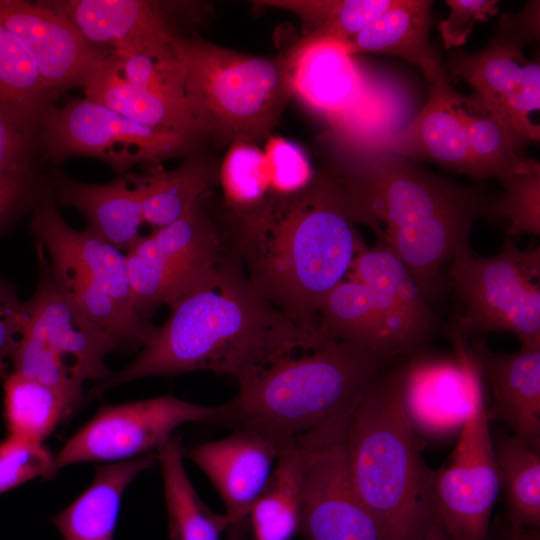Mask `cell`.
Listing matches in <instances>:
<instances>
[{"label": "cell", "instance_id": "1", "mask_svg": "<svg viewBox=\"0 0 540 540\" xmlns=\"http://www.w3.org/2000/svg\"><path fill=\"white\" fill-rule=\"evenodd\" d=\"M229 246L251 285L298 326L318 335L326 296L348 275L365 244L348 195L328 166L287 195L231 211Z\"/></svg>", "mask_w": 540, "mask_h": 540}, {"label": "cell", "instance_id": "2", "mask_svg": "<svg viewBox=\"0 0 540 540\" xmlns=\"http://www.w3.org/2000/svg\"><path fill=\"white\" fill-rule=\"evenodd\" d=\"M169 307L168 320L154 328L135 359L85 398L136 379L192 371L225 374L239 383L322 343L259 294L231 255Z\"/></svg>", "mask_w": 540, "mask_h": 540}, {"label": "cell", "instance_id": "3", "mask_svg": "<svg viewBox=\"0 0 540 540\" xmlns=\"http://www.w3.org/2000/svg\"><path fill=\"white\" fill-rule=\"evenodd\" d=\"M388 361L348 341H324L239 382L221 422L255 431L280 450L349 420Z\"/></svg>", "mask_w": 540, "mask_h": 540}, {"label": "cell", "instance_id": "4", "mask_svg": "<svg viewBox=\"0 0 540 540\" xmlns=\"http://www.w3.org/2000/svg\"><path fill=\"white\" fill-rule=\"evenodd\" d=\"M353 486L388 540H417L432 512V469L403 394V365L386 370L352 412L345 435Z\"/></svg>", "mask_w": 540, "mask_h": 540}, {"label": "cell", "instance_id": "5", "mask_svg": "<svg viewBox=\"0 0 540 540\" xmlns=\"http://www.w3.org/2000/svg\"><path fill=\"white\" fill-rule=\"evenodd\" d=\"M171 48L183 69L186 104L201 135L229 144L270 137L292 95L284 59L178 35Z\"/></svg>", "mask_w": 540, "mask_h": 540}, {"label": "cell", "instance_id": "6", "mask_svg": "<svg viewBox=\"0 0 540 540\" xmlns=\"http://www.w3.org/2000/svg\"><path fill=\"white\" fill-rule=\"evenodd\" d=\"M36 253L38 283L33 296L23 302V324L11 359L12 372L55 389L77 409L85 398L84 382H100L110 375L105 358L118 346L57 285L40 245Z\"/></svg>", "mask_w": 540, "mask_h": 540}, {"label": "cell", "instance_id": "7", "mask_svg": "<svg viewBox=\"0 0 540 540\" xmlns=\"http://www.w3.org/2000/svg\"><path fill=\"white\" fill-rule=\"evenodd\" d=\"M324 141L335 155L328 166L348 195L356 223L368 225L376 238L382 222L385 229H393L448 212L475 208L492 212L495 199L425 171L408 159L328 137Z\"/></svg>", "mask_w": 540, "mask_h": 540}, {"label": "cell", "instance_id": "8", "mask_svg": "<svg viewBox=\"0 0 540 540\" xmlns=\"http://www.w3.org/2000/svg\"><path fill=\"white\" fill-rule=\"evenodd\" d=\"M462 310L454 320L467 335L511 333L520 349H540V248L509 238L491 257L461 249L448 270Z\"/></svg>", "mask_w": 540, "mask_h": 540}, {"label": "cell", "instance_id": "9", "mask_svg": "<svg viewBox=\"0 0 540 540\" xmlns=\"http://www.w3.org/2000/svg\"><path fill=\"white\" fill-rule=\"evenodd\" d=\"M195 139L139 124L86 97L62 107L50 105L36 132L37 151L44 160L61 162L88 156L125 174L136 164L150 169L169 158L189 154Z\"/></svg>", "mask_w": 540, "mask_h": 540}, {"label": "cell", "instance_id": "10", "mask_svg": "<svg viewBox=\"0 0 540 540\" xmlns=\"http://www.w3.org/2000/svg\"><path fill=\"white\" fill-rule=\"evenodd\" d=\"M483 392L476 394L448 466L432 470L433 512L451 540H488L489 519L500 489Z\"/></svg>", "mask_w": 540, "mask_h": 540}, {"label": "cell", "instance_id": "11", "mask_svg": "<svg viewBox=\"0 0 540 540\" xmlns=\"http://www.w3.org/2000/svg\"><path fill=\"white\" fill-rule=\"evenodd\" d=\"M221 406L193 404L173 395L106 405L64 444L55 470L82 462H119L148 454L190 422L222 421Z\"/></svg>", "mask_w": 540, "mask_h": 540}, {"label": "cell", "instance_id": "12", "mask_svg": "<svg viewBox=\"0 0 540 540\" xmlns=\"http://www.w3.org/2000/svg\"><path fill=\"white\" fill-rule=\"evenodd\" d=\"M348 422L298 441L306 453L299 529L306 540H388L353 486L345 444Z\"/></svg>", "mask_w": 540, "mask_h": 540}, {"label": "cell", "instance_id": "13", "mask_svg": "<svg viewBox=\"0 0 540 540\" xmlns=\"http://www.w3.org/2000/svg\"><path fill=\"white\" fill-rule=\"evenodd\" d=\"M453 356L424 355L403 365V394L415 428L447 433L461 428L473 397L483 391L480 364L469 338L453 320L444 326Z\"/></svg>", "mask_w": 540, "mask_h": 540}, {"label": "cell", "instance_id": "14", "mask_svg": "<svg viewBox=\"0 0 540 540\" xmlns=\"http://www.w3.org/2000/svg\"><path fill=\"white\" fill-rule=\"evenodd\" d=\"M522 47L496 33L479 52L453 54L448 67L475 89L480 100L521 142H535L540 129L530 116L540 107V66L524 57Z\"/></svg>", "mask_w": 540, "mask_h": 540}, {"label": "cell", "instance_id": "15", "mask_svg": "<svg viewBox=\"0 0 540 540\" xmlns=\"http://www.w3.org/2000/svg\"><path fill=\"white\" fill-rule=\"evenodd\" d=\"M347 277L369 290L391 359L421 353L427 342L441 331L440 318L425 300L411 273L385 245L364 244Z\"/></svg>", "mask_w": 540, "mask_h": 540}, {"label": "cell", "instance_id": "16", "mask_svg": "<svg viewBox=\"0 0 540 540\" xmlns=\"http://www.w3.org/2000/svg\"><path fill=\"white\" fill-rule=\"evenodd\" d=\"M284 60L292 95L331 125L392 99L340 44L299 42Z\"/></svg>", "mask_w": 540, "mask_h": 540}, {"label": "cell", "instance_id": "17", "mask_svg": "<svg viewBox=\"0 0 540 540\" xmlns=\"http://www.w3.org/2000/svg\"><path fill=\"white\" fill-rule=\"evenodd\" d=\"M0 26L25 44L46 87L54 93L84 86L110 52L90 43L47 1L0 0Z\"/></svg>", "mask_w": 540, "mask_h": 540}, {"label": "cell", "instance_id": "18", "mask_svg": "<svg viewBox=\"0 0 540 540\" xmlns=\"http://www.w3.org/2000/svg\"><path fill=\"white\" fill-rule=\"evenodd\" d=\"M279 448L259 433L239 428L197 445L187 457L208 477L229 520L227 540H241L250 509L273 470Z\"/></svg>", "mask_w": 540, "mask_h": 540}, {"label": "cell", "instance_id": "19", "mask_svg": "<svg viewBox=\"0 0 540 540\" xmlns=\"http://www.w3.org/2000/svg\"><path fill=\"white\" fill-rule=\"evenodd\" d=\"M31 213L29 229L51 265L84 273L119 303L135 311L126 253L87 228L73 229L60 214L49 177Z\"/></svg>", "mask_w": 540, "mask_h": 540}, {"label": "cell", "instance_id": "20", "mask_svg": "<svg viewBox=\"0 0 540 540\" xmlns=\"http://www.w3.org/2000/svg\"><path fill=\"white\" fill-rule=\"evenodd\" d=\"M92 44L115 52L160 50L175 36L163 5L146 0L47 1Z\"/></svg>", "mask_w": 540, "mask_h": 540}, {"label": "cell", "instance_id": "21", "mask_svg": "<svg viewBox=\"0 0 540 540\" xmlns=\"http://www.w3.org/2000/svg\"><path fill=\"white\" fill-rule=\"evenodd\" d=\"M455 96L456 92L448 82L430 85L428 102L409 124L371 142L350 145L395 154L408 160H429L476 179Z\"/></svg>", "mask_w": 540, "mask_h": 540}, {"label": "cell", "instance_id": "22", "mask_svg": "<svg viewBox=\"0 0 540 540\" xmlns=\"http://www.w3.org/2000/svg\"><path fill=\"white\" fill-rule=\"evenodd\" d=\"M470 344L492 389L489 420L504 421L514 437L539 452L540 349L497 353L480 337Z\"/></svg>", "mask_w": 540, "mask_h": 540}, {"label": "cell", "instance_id": "23", "mask_svg": "<svg viewBox=\"0 0 540 540\" xmlns=\"http://www.w3.org/2000/svg\"><path fill=\"white\" fill-rule=\"evenodd\" d=\"M58 205L77 209L87 229L125 253L142 237L141 197L131 175L103 184H90L57 173L49 177Z\"/></svg>", "mask_w": 540, "mask_h": 540}, {"label": "cell", "instance_id": "24", "mask_svg": "<svg viewBox=\"0 0 540 540\" xmlns=\"http://www.w3.org/2000/svg\"><path fill=\"white\" fill-rule=\"evenodd\" d=\"M156 460L148 453L133 459L96 465L91 484L51 522L64 540H114L121 499L130 483Z\"/></svg>", "mask_w": 540, "mask_h": 540}, {"label": "cell", "instance_id": "25", "mask_svg": "<svg viewBox=\"0 0 540 540\" xmlns=\"http://www.w3.org/2000/svg\"><path fill=\"white\" fill-rule=\"evenodd\" d=\"M431 7L428 0H395L342 46L352 55L374 52L401 57L418 65L430 85L447 82L438 53L429 41Z\"/></svg>", "mask_w": 540, "mask_h": 540}, {"label": "cell", "instance_id": "26", "mask_svg": "<svg viewBox=\"0 0 540 540\" xmlns=\"http://www.w3.org/2000/svg\"><path fill=\"white\" fill-rule=\"evenodd\" d=\"M83 87L86 98L139 124L195 140L201 135L185 99L127 82L114 71L106 57Z\"/></svg>", "mask_w": 540, "mask_h": 540}, {"label": "cell", "instance_id": "27", "mask_svg": "<svg viewBox=\"0 0 540 540\" xmlns=\"http://www.w3.org/2000/svg\"><path fill=\"white\" fill-rule=\"evenodd\" d=\"M202 199L174 222L150 233L172 276L174 302L210 276L223 259L222 237Z\"/></svg>", "mask_w": 540, "mask_h": 540}, {"label": "cell", "instance_id": "28", "mask_svg": "<svg viewBox=\"0 0 540 540\" xmlns=\"http://www.w3.org/2000/svg\"><path fill=\"white\" fill-rule=\"evenodd\" d=\"M455 104L476 179L500 180L540 170L537 161L522 154L519 138L476 94L466 97L456 92Z\"/></svg>", "mask_w": 540, "mask_h": 540}, {"label": "cell", "instance_id": "29", "mask_svg": "<svg viewBox=\"0 0 540 540\" xmlns=\"http://www.w3.org/2000/svg\"><path fill=\"white\" fill-rule=\"evenodd\" d=\"M305 465V449L299 443L280 449L249 512L254 540H292L299 532Z\"/></svg>", "mask_w": 540, "mask_h": 540}, {"label": "cell", "instance_id": "30", "mask_svg": "<svg viewBox=\"0 0 540 540\" xmlns=\"http://www.w3.org/2000/svg\"><path fill=\"white\" fill-rule=\"evenodd\" d=\"M183 447L171 436L157 448L163 478L169 540H221L229 520L212 511L199 497L183 463Z\"/></svg>", "mask_w": 540, "mask_h": 540}, {"label": "cell", "instance_id": "31", "mask_svg": "<svg viewBox=\"0 0 540 540\" xmlns=\"http://www.w3.org/2000/svg\"><path fill=\"white\" fill-rule=\"evenodd\" d=\"M493 446L506 500V538L539 540L540 454L513 435L498 438Z\"/></svg>", "mask_w": 540, "mask_h": 540}, {"label": "cell", "instance_id": "32", "mask_svg": "<svg viewBox=\"0 0 540 540\" xmlns=\"http://www.w3.org/2000/svg\"><path fill=\"white\" fill-rule=\"evenodd\" d=\"M131 178L140 193L144 223L157 229L184 215L219 181V174L208 160L189 156L173 170L159 166Z\"/></svg>", "mask_w": 540, "mask_h": 540}, {"label": "cell", "instance_id": "33", "mask_svg": "<svg viewBox=\"0 0 540 540\" xmlns=\"http://www.w3.org/2000/svg\"><path fill=\"white\" fill-rule=\"evenodd\" d=\"M317 333L322 341H348L391 359L369 290L357 281L343 280L326 296Z\"/></svg>", "mask_w": 540, "mask_h": 540}, {"label": "cell", "instance_id": "34", "mask_svg": "<svg viewBox=\"0 0 540 540\" xmlns=\"http://www.w3.org/2000/svg\"><path fill=\"white\" fill-rule=\"evenodd\" d=\"M38 65L25 44L0 26V107L36 129L43 112L54 104Z\"/></svg>", "mask_w": 540, "mask_h": 540}, {"label": "cell", "instance_id": "35", "mask_svg": "<svg viewBox=\"0 0 540 540\" xmlns=\"http://www.w3.org/2000/svg\"><path fill=\"white\" fill-rule=\"evenodd\" d=\"M3 419L9 434L42 442L76 409L55 389L10 372L3 379Z\"/></svg>", "mask_w": 540, "mask_h": 540}, {"label": "cell", "instance_id": "36", "mask_svg": "<svg viewBox=\"0 0 540 540\" xmlns=\"http://www.w3.org/2000/svg\"><path fill=\"white\" fill-rule=\"evenodd\" d=\"M219 181L231 211L256 206L270 193L264 151L253 143L232 142L222 162Z\"/></svg>", "mask_w": 540, "mask_h": 540}, {"label": "cell", "instance_id": "37", "mask_svg": "<svg viewBox=\"0 0 540 540\" xmlns=\"http://www.w3.org/2000/svg\"><path fill=\"white\" fill-rule=\"evenodd\" d=\"M504 195L494 201L492 219L503 220L507 234L540 235V170L499 180Z\"/></svg>", "mask_w": 540, "mask_h": 540}, {"label": "cell", "instance_id": "38", "mask_svg": "<svg viewBox=\"0 0 540 540\" xmlns=\"http://www.w3.org/2000/svg\"><path fill=\"white\" fill-rule=\"evenodd\" d=\"M55 456L42 443L9 434L0 442V495L37 477L56 474Z\"/></svg>", "mask_w": 540, "mask_h": 540}, {"label": "cell", "instance_id": "39", "mask_svg": "<svg viewBox=\"0 0 540 540\" xmlns=\"http://www.w3.org/2000/svg\"><path fill=\"white\" fill-rule=\"evenodd\" d=\"M395 0L335 1L327 20L300 42L345 45L375 19L385 13Z\"/></svg>", "mask_w": 540, "mask_h": 540}, {"label": "cell", "instance_id": "40", "mask_svg": "<svg viewBox=\"0 0 540 540\" xmlns=\"http://www.w3.org/2000/svg\"><path fill=\"white\" fill-rule=\"evenodd\" d=\"M270 193L287 195L301 191L315 173L304 151L281 137H269L264 150Z\"/></svg>", "mask_w": 540, "mask_h": 540}, {"label": "cell", "instance_id": "41", "mask_svg": "<svg viewBox=\"0 0 540 540\" xmlns=\"http://www.w3.org/2000/svg\"><path fill=\"white\" fill-rule=\"evenodd\" d=\"M45 181L37 165L0 172V237L33 210Z\"/></svg>", "mask_w": 540, "mask_h": 540}, {"label": "cell", "instance_id": "42", "mask_svg": "<svg viewBox=\"0 0 540 540\" xmlns=\"http://www.w3.org/2000/svg\"><path fill=\"white\" fill-rule=\"evenodd\" d=\"M36 129L0 107V172L36 165Z\"/></svg>", "mask_w": 540, "mask_h": 540}, {"label": "cell", "instance_id": "43", "mask_svg": "<svg viewBox=\"0 0 540 540\" xmlns=\"http://www.w3.org/2000/svg\"><path fill=\"white\" fill-rule=\"evenodd\" d=\"M446 4L450 13L439 24L445 48L463 45L477 22L487 20L498 11L495 0H447Z\"/></svg>", "mask_w": 540, "mask_h": 540}, {"label": "cell", "instance_id": "44", "mask_svg": "<svg viewBox=\"0 0 540 540\" xmlns=\"http://www.w3.org/2000/svg\"><path fill=\"white\" fill-rule=\"evenodd\" d=\"M24 306L15 286L0 277V378L8 374L13 353L20 339Z\"/></svg>", "mask_w": 540, "mask_h": 540}, {"label": "cell", "instance_id": "45", "mask_svg": "<svg viewBox=\"0 0 540 540\" xmlns=\"http://www.w3.org/2000/svg\"><path fill=\"white\" fill-rule=\"evenodd\" d=\"M417 540H451L443 526L432 512L428 522L419 534Z\"/></svg>", "mask_w": 540, "mask_h": 540}]
</instances>
